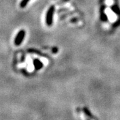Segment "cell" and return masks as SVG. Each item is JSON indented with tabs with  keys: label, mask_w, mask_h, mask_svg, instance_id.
<instances>
[{
	"label": "cell",
	"mask_w": 120,
	"mask_h": 120,
	"mask_svg": "<svg viewBox=\"0 0 120 120\" xmlns=\"http://www.w3.org/2000/svg\"><path fill=\"white\" fill-rule=\"evenodd\" d=\"M55 6H52L50 8H49L46 14V24L48 26H51L52 25L53 23V17L54 12H55Z\"/></svg>",
	"instance_id": "1"
},
{
	"label": "cell",
	"mask_w": 120,
	"mask_h": 120,
	"mask_svg": "<svg viewBox=\"0 0 120 120\" xmlns=\"http://www.w3.org/2000/svg\"><path fill=\"white\" fill-rule=\"evenodd\" d=\"M25 34L26 32L25 30H20L18 33L14 40V43L15 45H20L22 43L24 38H25Z\"/></svg>",
	"instance_id": "2"
},
{
	"label": "cell",
	"mask_w": 120,
	"mask_h": 120,
	"mask_svg": "<svg viewBox=\"0 0 120 120\" xmlns=\"http://www.w3.org/2000/svg\"><path fill=\"white\" fill-rule=\"evenodd\" d=\"M33 65L36 70H40L43 68V63L40 60L35 59L33 61Z\"/></svg>",
	"instance_id": "3"
},
{
	"label": "cell",
	"mask_w": 120,
	"mask_h": 120,
	"mask_svg": "<svg viewBox=\"0 0 120 120\" xmlns=\"http://www.w3.org/2000/svg\"><path fill=\"white\" fill-rule=\"evenodd\" d=\"M104 8L103 9L102 11H101V20L103 22H105L108 20V18L107 15L105 14V13H104Z\"/></svg>",
	"instance_id": "4"
},
{
	"label": "cell",
	"mask_w": 120,
	"mask_h": 120,
	"mask_svg": "<svg viewBox=\"0 0 120 120\" xmlns=\"http://www.w3.org/2000/svg\"><path fill=\"white\" fill-rule=\"evenodd\" d=\"M83 112L85 113L86 115L88 116V117H90V118H93V115H92L91 113L90 112V111L89 110V109L86 107H84L83 109Z\"/></svg>",
	"instance_id": "5"
},
{
	"label": "cell",
	"mask_w": 120,
	"mask_h": 120,
	"mask_svg": "<svg viewBox=\"0 0 120 120\" xmlns=\"http://www.w3.org/2000/svg\"><path fill=\"white\" fill-rule=\"evenodd\" d=\"M28 52L30 53H36L38 55H41V56H44V54L42 53L40 51H38L36 49H29L28 50Z\"/></svg>",
	"instance_id": "6"
},
{
	"label": "cell",
	"mask_w": 120,
	"mask_h": 120,
	"mask_svg": "<svg viewBox=\"0 0 120 120\" xmlns=\"http://www.w3.org/2000/svg\"><path fill=\"white\" fill-rule=\"evenodd\" d=\"M30 0H22L20 3V7L21 8H25L27 5V4L28 3V2L30 1Z\"/></svg>",
	"instance_id": "7"
},
{
	"label": "cell",
	"mask_w": 120,
	"mask_h": 120,
	"mask_svg": "<svg viewBox=\"0 0 120 120\" xmlns=\"http://www.w3.org/2000/svg\"><path fill=\"white\" fill-rule=\"evenodd\" d=\"M112 10L115 13V14H119V10L118 9V7L115 6H113L112 7Z\"/></svg>",
	"instance_id": "8"
},
{
	"label": "cell",
	"mask_w": 120,
	"mask_h": 120,
	"mask_svg": "<svg viewBox=\"0 0 120 120\" xmlns=\"http://www.w3.org/2000/svg\"><path fill=\"white\" fill-rule=\"evenodd\" d=\"M58 51V48L56 47H53L52 49V52L53 53H57V52Z\"/></svg>",
	"instance_id": "9"
}]
</instances>
